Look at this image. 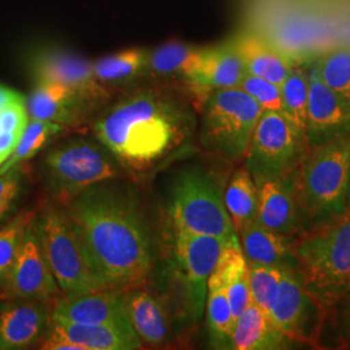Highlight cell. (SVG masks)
<instances>
[{"label": "cell", "instance_id": "obj_1", "mask_svg": "<svg viewBox=\"0 0 350 350\" xmlns=\"http://www.w3.org/2000/svg\"><path fill=\"white\" fill-rule=\"evenodd\" d=\"M65 214L108 289L121 293L140 287L152 267V247L138 201L96 185L73 198Z\"/></svg>", "mask_w": 350, "mask_h": 350}, {"label": "cell", "instance_id": "obj_2", "mask_svg": "<svg viewBox=\"0 0 350 350\" xmlns=\"http://www.w3.org/2000/svg\"><path fill=\"white\" fill-rule=\"evenodd\" d=\"M101 143L126 166L147 170L183 140L182 116L154 94L121 101L95 125Z\"/></svg>", "mask_w": 350, "mask_h": 350}, {"label": "cell", "instance_id": "obj_3", "mask_svg": "<svg viewBox=\"0 0 350 350\" xmlns=\"http://www.w3.org/2000/svg\"><path fill=\"white\" fill-rule=\"evenodd\" d=\"M295 178L308 230L348 214L350 135L306 150Z\"/></svg>", "mask_w": 350, "mask_h": 350}, {"label": "cell", "instance_id": "obj_4", "mask_svg": "<svg viewBox=\"0 0 350 350\" xmlns=\"http://www.w3.org/2000/svg\"><path fill=\"white\" fill-rule=\"evenodd\" d=\"M293 253L305 286L329 315L350 287V213L302 232Z\"/></svg>", "mask_w": 350, "mask_h": 350}, {"label": "cell", "instance_id": "obj_5", "mask_svg": "<svg viewBox=\"0 0 350 350\" xmlns=\"http://www.w3.org/2000/svg\"><path fill=\"white\" fill-rule=\"evenodd\" d=\"M43 254L65 296L108 289L96 275L66 214L47 206L36 221Z\"/></svg>", "mask_w": 350, "mask_h": 350}, {"label": "cell", "instance_id": "obj_6", "mask_svg": "<svg viewBox=\"0 0 350 350\" xmlns=\"http://www.w3.org/2000/svg\"><path fill=\"white\" fill-rule=\"evenodd\" d=\"M262 108L240 88L214 90L202 118V143L226 159L245 156Z\"/></svg>", "mask_w": 350, "mask_h": 350}, {"label": "cell", "instance_id": "obj_7", "mask_svg": "<svg viewBox=\"0 0 350 350\" xmlns=\"http://www.w3.org/2000/svg\"><path fill=\"white\" fill-rule=\"evenodd\" d=\"M170 215L174 230L222 239L238 237L218 185L201 170H187L175 180Z\"/></svg>", "mask_w": 350, "mask_h": 350}, {"label": "cell", "instance_id": "obj_8", "mask_svg": "<svg viewBox=\"0 0 350 350\" xmlns=\"http://www.w3.org/2000/svg\"><path fill=\"white\" fill-rule=\"evenodd\" d=\"M306 150V139L283 113L263 111L244 156L245 169L260 186L293 172Z\"/></svg>", "mask_w": 350, "mask_h": 350}, {"label": "cell", "instance_id": "obj_9", "mask_svg": "<svg viewBox=\"0 0 350 350\" xmlns=\"http://www.w3.org/2000/svg\"><path fill=\"white\" fill-rule=\"evenodd\" d=\"M267 315L291 341L318 347L328 310L306 288L297 267L284 266Z\"/></svg>", "mask_w": 350, "mask_h": 350}, {"label": "cell", "instance_id": "obj_10", "mask_svg": "<svg viewBox=\"0 0 350 350\" xmlns=\"http://www.w3.org/2000/svg\"><path fill=\"white\" fill-rule=\"evenodd\" d=\"M44 172L51 191L68 200L117 175L109 156L90 142H72L51 150Z\"/></svg>", "mask_w": 350, "mask_h": 350}, {"label": "cell", "instance_id": "obj_11", "mask_svg": "<svg viewBox=\"0 0 350 350\" xmlns=\"http://www.w3.org/2000/svg\"><path fill=\"white\" fill-rule=\"evenodd\" d=\"M175 257L187 289L191 313L200 318L205 308L208 280L226 245L235 238L222 239L174 230Z\"/></svg>", "mask_w": 350, "mask_h": 350}, {"label": "cell", "instance_id": "obj_12", "mask_svg": "<svg viewBox=\"0 0 350 350\" xmlns=\"http://www.w3.org/2000/svg\"><path fill=\"white\" fill-rule=\"evenodd\" d=\"M4 288L10 297L24 300L46 301L59 293L33 219L26 226Z\"/></svg>", "mask_w": 350, "mask_h": 350}, {"label": "cell", "instance_id": "obj_13", "mask_svg": "<svg viewBox=\"0 0 350 350\" xmlns=\"http://www.w3.org/2000/svg\"><path fill=\"white\" fill-rule=\"evenodd\" d=\"M308 73L309 101L305 138L309 150L334 139L349 137L350 108L323 82L317 62L312 64Z\"/></svg>", "mask_w": 350, "mask_h": 350}, {"label": "cell", "instance_id": "obj_14", "mask_svg": "<svg viewBox=\"0 0 350 350\" xmlns=\"http://www.w3.org/2000/svg\"><path fill=\"white\" fill-rule=\"evenodd\" d=\"M258 187V213L256 221L278 234L297 238L308 231L296 188L295 170L284 176L269 179Z\"/></svg>", "mask_w": 350, "mask_h": 350}, {"label": "cell", "instance_id": "obj_15", "mask_svg": "<svg viewBox=\"0 0 350 350\" xmlns=\"http://www.w3.org/2000/svg\"><path fill=\"white\" fill-rule=\"evenodd\" d=\"M42 349L134 350L142 341L134 329L101 325H77L51 319Z\"/></svg>", "mask_w": 350, "mask_h": 350}, {"label": "cell", "instance_id": "obj_16", "mask_svg": "<svg viewBox=\"0 0 350 350\" xmlns=\"http://www.w3.org/2000/svg\"><path fill=\"white\" fill-rule=\"evenodd\" d=\"M51 319L77 325H111L134 329L126 315L121 293L112 289L64 296L55 305Z\"/></svg>", "mask_w": 350, "mask_h": 350}, {"label": "cell", "instance_id": "obj_17", "mask_svg": "<svg viewBox=\"0 0 350 350\" xmlns=\"http://www.w3.org/2000/svg\"><path fill=\"white\" fill-rule=\"evenodd\" d=\"M38 83H59L86 98L100 96L101 88L96 83L94 66L86 59L66 51H43L33 62Z\"/></svg>", "mask_w": 350, "mask_h": 350}, {"label": "cell", "instance_id": "obj_18", "mask_svg": "<svg viewBox=\"0 0 350 350\" xmlns=\"http://www.w3.org/2000/svg\"><path fill=\"white\" fill-rule=\"evenodd\" d=\"M40 301L14 299L0 305V350L25 349L42 336L47 312Z\"/></svg>", "mask_w": 350, "mask_h": 350}, {"label": "cell", "instance_id": "obj_19", "mask_svg": "<svg viewBox=\"0 0 350 350\" xmlns=\"http://www.w3.org/2000/svg\"><path fill=\"white\" fill-rule=\"evenodd\" d=\"M247 75L244 63L232 43L221 47L205 49L189 82L200 90L239 88Z\"/></svg>", "mask_w": 350, "mask_h": 350}, {"label": "cell", "instance_id": "obj_20", "mask_svg": "<svg viewBox=\"0 0 350 350\" xmlns=\"http://www.w3.org/2000/svg\"><path fill=\"white\" fill-rule=\"evenodd\" d=\"M239 243L248 263L296 267L295 239L271 231L257 221L238 232Z\"/></svg>", "mask_w": 350, "mask_h": 350}, {"label": "cell", "instance_id": "obj_21", "mask_svg": "<svg viewBox=\"0 0 350 350\" xmlns=\"http://www.w3.org/2000/svg\"><path fill=\"white\" fill-rule=\"evenodd\" d=\"M232 44L248 75L267 79L279 86L296 65L288 53L257 36H241Z\"/></svg>", "mask_w": 350, "mask_h": 350}, {"label": "cell", "instance_id": "obj_22", "mask_svg": "<svg viewBox=\"0 0 350 350\" xmlns=\"http://www.w3.org/2000/svg\"><path fill=\"white\" fill-rule=\"evenodd\" d=\"M292 342L276 327L270 317L250 302L239 315L231 336V347L237 350L284 349Z\"/></svg>", "mask_w": 350, "mask_h": 350}, {"label": "cell", "instance_id": "obj_23", "mask_svg": "<svg viewBox=\"0 0 350 350\" xmlns=\"http://www.w3.org/2000/svg\"><path fill=\"white\" fill-rule=\"evenodd\" d=\"M126 315L139 338L159 345L169 336V325L163 306L150 292L131 288L121 292Z\"/></svg>", "mask_w": 350, "mask_h": 350}, {"label": "cell", "instance_id": "obj_24", "mask_svg": "<svg viewBox=\"0 0 350 350\" xmlns=\"http://www.w3.org/2000/svg\"><path fill=\"white\" fill-rule=\"evenodd\" d=\"M213 274L225 286L232 314L235 318H238L252 302L250 269L240 247L239 238L231 240L224 248Z\"/></svg>", "mask_w": 350, "mask_h": 350}, {"label": "cell", "instance_id": "obj_25", "mask_svg": "<svg viewBox=\"0 0 350 350\" xmlns=\"http://www.w3.org/2000/svg\"><path fill=\"white\" fill-rule=\"evenodd\" d=\"M82 99L81 95L63 85L42 82L33 91L27 111L33 120L63 125L72 122L77 117Z\"/></svg>", "mask_w": 350, "mask_h": 350}, {"label": "cell", "instance_id": "obj_26", "mask_svg": "<svg viewBox=\"0 0 350 350\" xmlns=\"http://www.w3.org/2000/svg\"><path fill=\"white\" fill-rule=\"evenodd\" d=\"M258 187L247 169L232 175L226 188L224 201L238 234L241 228L256 221L258 213Z\"/></svg>", "mask_w": 350, "mask_h": 350}, {"label": "cell", "instance_id": "obj_27", "mask_svg": "<svg viewBox=\"0 0 350 350\" xmlns=\"http://www.w3.org/2000/svg\"><path fill=\"white\" fill-rule=\"evenodd\" d=\"M206 317L214 344L224 347L231 345L237 318L231 310L225 286L213 273L209 276L206 289Z\"/></svg>", "mask_w": 350, "mask_h": 350}, {"label": "cell", "instance_id": "obj_28", "mask_svg": "<svg viewBox=\"0 0 350 350\" xmlns=\"http://www.w3.org/2000/svg\"><path fill=\"white\" fill-rule=\"evenodd\" d=\"M201 52L200 49L179 42H170L148 53L147 66L157 75H182L189 81L196 72Z\"/></svg>", "mask_w": 350, "mask_h": 350}, {"label": "cell", "instance_id": "obj_29", "mask_svg": "<svg viewBox=\"0 0 350 350\" xmlns=\"http://www.w3.org/2000/svg\"><path fill=\"white\" fill-rule=\"evenodd\" d=\"M282 111L288 120L305 137L308 101H309V73L295 65L280 85ZM306 139V138H305Z\"/></svg>", "mask_w": 350, "mask_h": 350}, {"label": "cell", "instance_id": "obj_30", "mask_svg": "<svg viewBox=\"0 0 350 350\" xmlns=\"http://www.w3.org/2000/svg\"><path fill=\"white\" fill-rule=\"evenodd\" d=\"M63 130V126L47 121L33 120L27 122L25 130L18 140L12 154L1 163L0 174L11 170L26 160L33 159L51 139Z\"/></svg>", "mask_w": 350, "mask_h": 350}, {"label": "cell", "instance_id": "obj_31", "mask_svg": "<svg viewBox=\"0 0 350 350\" xmlns=\"http://www.w3.org/2000/svg\"><path fill=\"white\" fill-rule=\"evenodd\" d=\"M148 53L142 50H130L107 56L92 64L94 75L101 82H121L139 75L147 68Z\"/></svg>", "mask_w": 350, "mask_h": 350}, {"label": "cell", "instance_id": "obj_32", "mask_svg": "<svg viewBox=\"0 0 350 350\" xmlns=\"http://www.w3.org/2000/svg\"><path fill=\"white\" fill-rule=\"evenodd\" d=\"M323 82L350 108V50L329 52L317 60Z\"/></svg>", "mask_w": 350, "mask_h": 350}, {"label": "cell", "instance_id": "obj_33", "mask_svg": "<svg viewBox=\"0 0 350 350\" xmlns=\"http://www.w3.org/2000/svg\"><path fill=\"white\" fill-rule=\"evenodd\" d=\"M284 266L248 263L250 300L265 313H269L271 302L283 274Z\"/></svg>", "mask_w": 350, "mask_h": 350}, {"label": "cell", "instance_id": "obj_34", "mask_svg": "<svg viewBox=\"0 0 350 350\" xmlns=\"http://www.w3.org/2000/svg\"><path fill=\"white\" fill-rule=\"evenodd\" d=\"M30 221V215L24 214L0 230V287H4L5 284L23 234Z\"/></svg>", "mask_w": 350, "mask_h": 350}, {"label": "cell", "instance_id": "obj_35", "mask_svg": "<svg viewBox=\"0 0 350 350\" xmlns=\"http://www.w3.org/2000/svg\"><path fill=\"white\" fill-rule=\"evenodd\" d=\"M239 88L245 91L262 111H282V91L279 85L247 73Z\"/></svg>", "mask_w": 350, "mask_h": 350}, {"label": "cell", "instance_id": "obj_36", "mask_svg": "<svg viewBox=\"0 0 350 350\" xmlns=\"http://www.w3.org/2000/svg\"><path fill=\"white\" fill-rule=\"evenodd\" d=\"M21 189V178L16 167L0 174V221L11 212Z\"/></svg>", "mask_w": 350, "mask_h": 350}, {"label": "cell", "instance_id": "obj_37", "mask_svg": "<svg viewBox=\"0 0 350 350\" xmlns=\"http://www.w3.org/2000/svg\"><path fill=\"white\" fill-rule=\"evenodd\" d=\"M29 122L24 99L14 101L0 111V131H10L23 135Z\"/></svg>", "mask_w": 350, "mask_h": 350}, {"label": "cell", "instance_id": "obj_38", "mask_svg": "<svg viewBox=\"0 0 350 350\" xmlns=\"http://www.w3.org/2000/svg\"><path fill=\"white\" fill-rule=\"evenodd\" d=\"M332 312L336 313L340 338L345 345L350 347V287L329 314Z\"/></svg>", "mask_w": 350, "mask_h": 350}, {"label": "cell", "instance_id": "obj_39", "mask_svg": "<svg viewBox=\"0 0 350 350\" xmlns=\"http://www.w3.org/2000/svg\"><path fill=\"white\" fill-rule=\"evenodd\" d=\"M20 99H23V98L17 92H14L10 88H4V86H0V111Z\"/></svg>", "mask_w": 350, "mask_h": 350}, {"label": "cell", "instance_id": "obj_40", "mask_svg": "<svg viewBox=\"0 0 350 350\" xmlns=\"http://www.w3.org/2000/svg\"><path fill=\"white\" fill-rule=\"evenodd\" d=\"M348 209L350 213V180H349V189H348Z\"/></svg>", "mask_w": 350, "mask_h": 350}, {"label": "cell", "instance_id": "obj_41", "mask_svg": "<svg viewBox=\"0 0 350 350\" xmlns=\"http://www.w3.org/2000/svg\"><path fill=\"white\" fill-rule=\"evenodd\" d=\"M0 165H1V163H0Z\"/></svg>", "mask_w": 350, "mask_h": 350}]
</instances>
